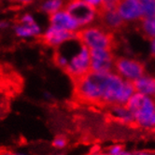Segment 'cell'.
Masks as SVG:
<instances>
[{
  "label": "cell",
  "instance_id": "obj_1",
  "mask_svg": "<svg viewBox=\"0 0 155 155\" xmlns=\"http://www.w3.org/2000/svg\"><path fill=\"white\" fill-rule=\"evenodd\" d=\"M75 82V95L81 102L105 107L126 105L136 93L132 81L116 72L90 71Z\"/></svg>",
  "mask_w": 155,
  "mask_h": 155
},
{
  "label": "cell",
  "instance_id": "obj_2",
  "mask_svg": "<svg viewBox=\"0 0 155 155\" xmlns=\"http://www.w3.org/2000/svg\"><path fill=\"white\" fill-rule=\"evenodd\" d=\"M134 116L135 124L141 127L155 126V98L135 93L126 104Z\"/></svg>",
  "mask_w": 155,
  "mask_h": 155
},
{
  "label": "cell",
  "instance_id": "obj_3",
  "mask_svg": "<svg viewBox=\"0 0 155 155\" xmlns=\"http://www.w3.org/2000/svg\"><path fill=\"white\" fill-rule=\"evenodd\" d=\"M76 38L89 50H110L115 46L112 32L101 26H89L76 32Z\"/></svg>",
  "mask_w": 155,
  "mask_h": 155
},
{
  "label": "cell",
  "instance_id": "obj_4",
  "mask_svg": "<svg viewBox=\"0 0 155 155\" xmlns=\"http://www.w3.org/2000/svg\"><path fill=\"white\" fill-rule=\"evenodd\" d=\"M81 26H86L92 24L98 16L97 8L84 0H65L64 8Z\"/></svg>",
  "mask_w": 155,
  "mask_h": 155
},
{
  "label": "cell",
  "instance_id": "obj_5",
  "mask_svg": "<svg viewBox=\"0 0 155 155\" xmlns=\"http://www.w3.org/2000/svg\"><path fill=\"white\" fill-rule=\"evenodd\" d=\"M114 72L120 76L124 80L133 82L144 75L145 66L137 60L120 57L115 59Z\"/></svg>",
  "mask_w": 155,
  "mask_h": 155
},
{
  "label": "cell",
  "instance_id": "obj_6",
  "mask_svg": "<svg viewBox=\"0 0 155 155\" xmlns=\"http://www.w3.org/2000/svg\"><path fill=\"white\" fill-rule=\"evenodd\" d=\"M91 71L108 73L114 71L115 57L110 50H90Z\"/></svg>",
  "mask_w": 155,
  "mask_h": 155
},
{
  "label": "cell",
  "instance_id": "obj_7",
  "mask_svg": "<svg viewBox=\"0 0 155 155\" xmlns=\"http://www.w3.org/2000/svg\"><path fill=\"white\" fill-rule=\"evenodd\" d=\"M76 37V33L65 31L60 29L58 27H55L53 25H50L45 33L42 35L41 39L44 44H46L51 47H58L61 44L64 43L65 41H68Z\"/></svg>",
  "mask_w": 155,
  "mask_h": 155
},
{
  "label": "cell",
  "instance_id": "obj_8",
  "mask_svg": "<svg viewBox=\"0 0 155 155\" xmlns=\"http://www.w3.org/2000/svg\"><path fill=\"white\" fill-rule=\"evenodd\" d=\"M14 30L16 35L23 38L38 37L41 33L40 26L37 24L34 17L31 14H25L21 16Z\"/></svg>",
  "mask_w": 155,
  "mask_h": 155
},
{
  "label": "cell",
  "instance_id": "obj_9",
  "mask_svg": "<svg viewBox=\"0 0 155 155\" xmlns=\"http://www.w3.org/2000/svg\"><path fill=\"white\" fill-rule=\"evenodd\" d=\"M116 8L124 21L142 19V10L138 0H120Z\"/></svg>",
  "mask_w": 155,
  "mask_h": 155
},
{
  "label": "cell",
  "instance_id": "obj_10",
  "mask_svg": "<svg viewBox=\"0 0 155 155\" xmlns=\"http://www.w3.org/2000/svg\"><path fill=\"white\" fill-rule=\"evenodd\" d=\"M50 25L73 33H76L80 28L75 19L64 8L50 15Z\"/></svg>",
  "mask_w": 155,
  "mask_h": 155
},
{
  "label": "cell",
  "instance_id": "obj_11",
  "mask_svg": "<svg viewBox=\"0 0 155 155\" xmlns=\"http://www.w3.org/2000/svg\"><path fill=\"white\" fill-rule=\"evenodd\" d=\"M97 12H98V16L101 19L103 27L110 32L120 29L125 23L119 14L117 8L102 9V10H97Z\"/></svg>",
  "mask_w": 155,
  "mask_h": 155
},
{
  "label": "cell",
  "instance_id": "obj_12",
  "mask_svg": "<svg viewBox=\"0 0 155 155\" xmlns=\"http://www.w3.org/2000/svg\"><path fill=\"white\" fill-rule=\"evenodd\" d=\"M136 93L155 97V78L143 75L139 79L133 81Z\"/></svg>",
  "mask_w": 155,
  "mask_h": 155
},
{
  "label": "cell",
  "instance_id": "obj_13",
  "mask_svg": "<svg viewBox=\"0 0 155 155\" xmlns=\"http://www.w3.org/2000/svg\"><path fill=\"white\" fill-rule=\"evenodd\" d=\"M110 114L116 119L124 124H135V119L131 110L127 107L126 105L113 106L110 107Z\"/></svg>",
  "mask_w": 155,
  "mask_h": 155
},
{
  "label": "cell",
  "instance_id": "obj_14",
  "mask_svg": "<svg viewBox=\"0 0 155 155\" xmlns=\"http://www.w3.org/2000/svg\"><path fill=\"white\" fill-rule=\"evenodd\" d=\"M64 2L65 0H46L40 8L42 12L51 15L63 9L64 8Z\"/></svg>",
  "mask_w": 155,
  "mask_h": 155
},
{
  "label": "cell",
  "instance_id": "obj_15",
  "mask_svg": "<svg viewBox=\"0 0 155 155\" xmlns=\"http://www.w3.org/2000/svg\"><path fill=\"white\" fill-rule=\"evenodd\" d=\"M141 29L147 38L152 39L155 38V15L148 18H142Z\"/></svg>",
  "mask_w": 155,
  "mask_h": 155
},
{
  "label": "cell",
  "instance_id": "obj_16",
  "mask_svg": "<svg viewBox=\"0 0 155 155\" xmlns=\"http://www.w3.org/2000/svg\"><path fill=\"white\" fill-rule=\"evenodd\" d=\"M142 10V18L155 15V0H138Z\"/></svg>",
  "mask_w": 155,
  "mask_h": 155
},
{
  "label": "cell",
  "instance_id": "obj_17",
  "mask_svg": "<svg viewBox=\"0 0 155 155\" xmlns=\"http://www.w3.org/2000/svg\"><path fill=\"white\" fill-rule=\"evenodd\" d=\"M66 144H68V141L64 137H56L52 141V146L57 150H62L65 148Z\"/></svg>",
  "mask_w": 155,
  "mask_h": 155
},
{
  "label": "cell",
  "instance_id": "obj_18",
  "mask_svg": "<svg viewBox=\"0 0 155 155\" xmlns=\"http://www.w3.org/2000/svg\"><path fill=\"white\" fill-rule=\"evenodd\" d=\"M124 153V150L120 145H113L109 147L106 155H123Z\"/></svg>",
  "mask_w": 155,
  "mask_h": 155
},
{
  "label": "cell",
  "instance_id": "obj_19",
  "mask_svg": "<svg viewBox=\"0 0 155 155\" xmlns=\"http://www.w3.org/2000/svg\"><path fill=\"white\" fill-rule=\"evenodd\" d=\"M84 1H86L87 3H89L90 5H92V6L95 7L96 8H98L106 1V0H84Z\"/></svg>",
  "mask_w": 155,
  "mask_h": 155
},
{
  "label": "cell",
  "instance_id": "obj_20",
  "mask_svg": "<svg viewBox=\"0 0 155 155\" xmlns=\"http://www.w3.org/2000/svg\"><path fill=\"white\" fill-rule=\"evenodd\" d=\"M123 155H155V153L151 151H137V152H133V153L124 151Z\"/></svg>",
  "mask_w": 155,
  "mask_h": 155
},
{
  "label": "cell",
  "instance_id": "obj_21",
  "mask_svg": "<svg viewBox=\"0 0 155 155\" xmlns=\"http://www.w3.org/2000/svg\"><path fill=\"white\" fill-rule=\"evenodd\" d=\"M3 155H26V154L20 151H7Z\"/></svg>",
  "mask_w": 155,
  "mask_h": 155
},
{
  "label": "cell",
  "instance_id": "obj_22",
  "mask_svg": "<svg viewBox=\"0 0 155 155\" xmlns=\"http://www.w3.org/2000/svg\"><path fill=\"white\" fill-rule=\"evenodd\" d=\"M150 51L151 54L153 56H155V38L151 39V45H150Z\"/></svg>",
  "mask_w": 155,
  "mask_h": 155
},
{
  "label": "cell",
  "instance_id": "obj_23",
  "mask_svg": "<svg viewBox=\"0 0 155 155\" xmlns=\"http://www.w3.org/2000/svg\"><path fill=\"white\" fill-rule=\"evenodd\" d=\"M17 1L23 5H27V4H30L31 2H33V0H17Z\"/></svg>",
  "mask_w": 155,
  "mask_h": 155
},
{
  "label": "cell",
  "instance_id": "obj_24",
  "mask_svg": "<svg viewBox=\"0 0 155 155\" xmlns=\"http://www.w3.org/2000/svg\"><path fill=\"white\" fill-rule=\"evenodd\" d=\"M8 26V24L7 23V21H0V29H3V28H6Z\"/></svg>",
  "mask_w": 155,
  "mask_h": 155
},
{
  "label": "cell",
  "instance_id": "obj_25",
  "mask_svg": "<svg viewBox=\"0 0 155 155\" xmlns=\"http://www.w3.org/2000/svg\"><path fill=\"white\" fill-rule=\"evenodd\" d=\"M89 155H103V154L98 153V152H93V153H91V154H89Z\"/></svg>",
  "mask_w": 155,
  "mask_h": 155
},
{
  "label": "cell",
  "instance_id": "obj_26",
  "mask_svg": "<svg viewBox=\"0 0 155 155\" xmlns=\"http://www.w3.org/2000/svg\"><path fill=\"white\" fill-rule=\"evenodd\" d=\"M58 155H62V154H58Z\"/></svg>",
  "mask_w": 155,
  "mask_h": 155
}]
</instances>
